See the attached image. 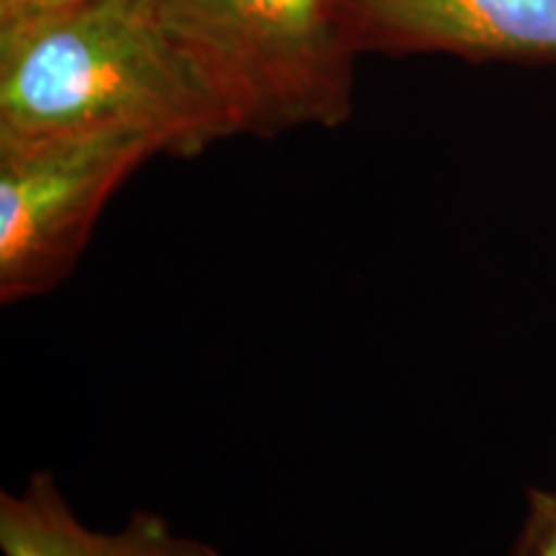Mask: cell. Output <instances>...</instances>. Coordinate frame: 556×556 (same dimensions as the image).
Here are the masks:
<instances>
[{
	"mask_svg": "<svg viewBox=\"0 0 556 556\" xmlns=\"http://www.w3.org/2000/svg\"><path fill=\"white\" fill-rule=\"evenodd\" d=\"M157 152L160 139L119 129L0 142V302L58 289L116 186Z\"/></svg>",
	"mask_w": 556,
	"mask_h": 556,
	"instance_id": "3957f363",
	"label": "cell"
},
{
	"mask_svg": "<svg viewBox=\"0 0 556 556\" xmlns=\"http://www.w3.org/2000/svg\"><path fill=\"white\" fill-rule=\"evenodd\" d=\"M516 556H556V490H531Z\"/></svg>",
	"mask_w": 556,
	"mask_h": 556,
	"instance_id": "8992f818",
	"label": "cell"
},
{
	"mask_svg": "<svg viewBox=\"0 0 556 556\" xmlns=\"http://www.w3.org/2000/svg\"><path fill=\"white\" fill-rule=\"evenodd\" d=\"M173 41L235 131L332 127L348 114V62L330 0H155Z\"/></svg>",
	"mask_w": 556,
	"mask_h": 556,
	"instance_id": "7a4b0ae2",
	"label": "cell"
},
{
	"mask_svg": "<svg viewBox=\"0 0 556 556\" xmlns=\"http://www.w3.org/2000/svg\"><path fill=\"white\" fill-rule=\"evenodd\" d=\"M3 556H222L208 541L178 533L168 518L139 510L119 531L83 523L50 471L0 495Z\"/></svg>",
	"mask_w": 556,
	"mask_h": 556,
	"instance_id": "5b68a950",
	"label": "cell"
},
{
	"mask_svg": "<svg viewBox=\"0 0 556 556\" xmlns=\"http://www.w3.org/2000/svg\"><path fill=\"white\" fill-rule=\"evenodd\" d=\"M144 131L173 155L235 135L155 0H75L0 21V142Z\"/></svg>",
	"mask_w": 556,
	"mask_h": 556,
	"instance_id": "6da1fadb",
	"label": "cell"
},
{
	"mask_svg": "<svg viewBox=\"0 0 556 556\" xmlns=\"http://www.w3.org/2000/svg\"><path fill=\"white\" fill-rule=\"evenodd\" d=\"M62 3H75V0H34L29 9H47V5H62ZM26 9V11H29ZM24 13V11H21Z\"/></svg>",
	"mask_w": 556,
	"mask_h": 556,
	"instance_id": "ba28073f",
	"label": "cell"
},
{
	"mask_svg": "<svg viewBox=\"0 0 556 556\" xmlns=\"http://www.w3.org/2000/svg\"><path fill=\"white\" fill-rule=\"evenodd\" d=\"M377 29L471 58H556V0H348Z\"/></svg>",
	"mask_w": 556,
	"mask_h": 556,
	"instance_id": "277c9868",
	"label": "cell"
},
{
	"mask_svg": "<svg viewBox=\"0 0 556 556\" xmlns=\"http://www.w3.org/2000/svg\"><path fill=\"white\" fill-rule=\"evenodd\" d=\"M34 0H0V21L16 16V13L26 11Z\"/></svg>",
	"mask_w": 556,
	"mask_h": 556,
	"instance_id": "52a82bcc",
	"label": "cell"
}]
</instances>
